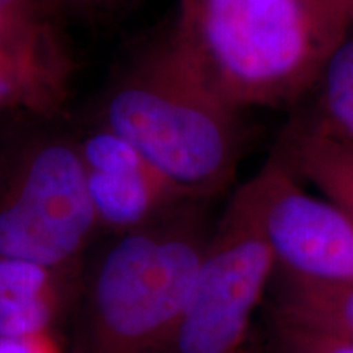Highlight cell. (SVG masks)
Instances as JSON below:
<instances>
[{"label":"cell","mask_w":353,"mask_h":353,"mask_svg":"<svg viewBox=\"0 0 353 353\" xmlns=\"http://www.w3.org/2000/svg\"><path fill=\"white\" fill-rule=\"evenodd\" d=\"M270 353H353V339L272 316Z\"/></svg>","instance_id":"cell-14"},{"label":"cell","mask_w":353,"mask_h":353,"mask_svg":"<svg viewBox=\"0 0 353 353\" xmlns=\"http://www.w3.org/2000/svg\"><path fill=\"white\" fill-rule=\"evenodd\" d=\"M0 353H65L54 332L23 335V337H2Z\"/></svg>","instance_id":"cell-16"},{"label":"cell","mask_w":353,"mask_h":353,"mask_svg":"<svg viewBox=\"0 0 353 353\" xmlns=\"http://www.w3.org/2000/svg\"><path fill=\"white\" fill-rule=\"evenodd\" d=\"M0 50L10 54L74 65L59 23L0 6Z\"/></svg>","instance_id":"cell-13"},{"label":"cell","mask_w":353,"mask_h":353,"mask_svg":"<svg viewBox=\"0 0 353 353\" xmlns=\"http://www.w3.org/2000/svg\"><path fill=\"white\" fill-rule=\"evenodd\" d=\"M319 2L325 3L335 12H339L350 23L353 30V0H319Z\"/></svg>","instance_id":"cell-18"},{"label":"cell","mask_w":353,"mask_h":353,"mask_svg":"<svg viewBox=\"0 0 353 353\" xmlns=\"http://www.w3.org/2000/svg\"><path fill=\"white\" fill-rule=\"evenodd\" d=\"M74 65L28 59L0 50V126L15 117L51 120L63 112Z\"/></svg>","instance_id":"cell-10"},{"label":"cell","mask_w":353,"mask_h":353,"mask_svg":"<svg viewBox=\"0 0 353 353\" xmlns=\"http://www.w3.org/2000/svg\"><path fill=\"white\" fill-rule=\"evenodd\" d=\"M172 38L232 108H286L312 95L352 26L319 0H176Z\"/></svg>","instance_id":"cell-1"},{"label":"cell","mask_w":353,"mask_h":353,"mask_svg":"<svg viewBox=\"0 0 353 353\" xmlns=\"http://www.w3.org/2000/svg\"><path fill=\"white\" fill-rule=\"evenodd\" d=\"M0 6L59 25L68 13L76 12L72 0H0Z\"/></svg>","instance_id":"cell-15"},{"label":"cell","mask_w":353,"mask_h":353,"mask_svg":"<svg viewBox=\"0 0 353 353\" xmlns=\"http://www.w3.org/2000/svg\"><path fill=\"white\" fill-rule=\"evenodd\" d=\"M239 190L275 255V278L353 286V218L273 156Z\"/></svg>","instance_id":"cell-6"},{"label":"cell","mask_w":353,"mask_h":353,"mask_svg":"<svg viewBox=\"0 0 353 353\" xmlns=\"http://www.w3.org/2000/svg\"><path fill=\"white\" fill-rule=\"evenodd\" d=\"M95 123L134 145L190 200L221 195L236 176L244 144L241 112L201 81L170 30L118 70Z\"/></svg>","instance_id":"cell-2"},{"label":"cell","mask_w":353,"mask_h":353,"mask_svg":"<svg viewBox=\"0 0 353 353\" xmlns=\"http://www.w3.org/2000/svg\"><path fill=\"white\" fill-rule=\"evenodd\" d=\"M276 262L239 188L214 223L195 283L164 353H244Z\"/></svg>","instance_id":"cell-5"},{"label":"cell","mask_w":353,"mask_h":353,"mask_svg":"<svg viewBox=\"0 0 353 353\" xmlns=\"http://www.w3.org/2000/svg\"><path fill=\"white\" fill-rule=\"evenodd\" d=\"M76 141L100 231L113 236L151 226L195 201L107 126L95 123Z\"/></svg>","instance_id":"cell-7"},{"label":"cell","mask_w":353,"mask_h":353,"mask_svg":"<svg viewBox=\"0 0 353 353\" xmlns=\"http://www.w3.org/2000/svg\"><path fill=\"white\" fill-rule=\"evenodd\" d=\"M309 125L353 144V30L335 50L314 88Z\"/></svg>","instance_id":"cell-12"},{"label":"cell","mask_w":353,"mask_h":353,"mask_svg":"<svg viewBox=\"0 0 353 353\" xmlns=\"http://www.w3.org/2000/svg\"><path fill=\"white\" fill-rule=\"evenodd\" d=\"M128 0H72L76 10L103 12L125 6Z\"/></svg>","instance_id":"cell-17"},{"label":"cell","mask_w":353,"mask_h":353,"mask_svg":"<svg viewBox=\"0 0 353 353\" xmlns=\"http://www.w3.org/2000/svg\"><path fill=\"white\" fill-rule=\"evenodd\" d=\"M273 156L353 218L352 143L317 130L301 117L285 128Z\"/></svg>","instance_id":"cell-9"},{"label":"cell","mask_w":353,"mask_h":353,"mask_svg":"<svg viewBox=\"0 0 353 353\" xmlns=\"http://www.w3.org/2000/svg\"><path fill=\"white\" fill-rule=\"evenodd\" d=\"M272 316L353 339V286L273 278Z\"/></svg>","instance_id":"cell-11"},{"label":"cell","mask_w":353,"mask_h":353,"mask_svg":"<svg viewBox=\"0 0 353 353\" xmlns=\"http://www.w3.org/2000/svg\"><path fill=\"white\" fill-rule=\"evenodd\" d=\"M99 232L76 138L8 125L0 132V257L82 270Z\"/></svg>","instance_id":"cell-4"},{"label":"cell","mask_w":353,"mask_h":353,"mask_svg":"<svg viewBox=\"0 0 353 353\" xmlns=\"http://www.w3.org/2000/svg\"><path fill=\"white\" fill-rule=\"evenodd\" d=\"M83 268L69 270L0 257V335L54 332L56 325L76 311Z\"/></svg>","instance_id":"cell-8"},{"label":"cell","mask_w":353,"mask_h":353,"mask_svg":"<svg viewBox=\"0 0 353 353\" xmlns=\"http://www.w3.org/2000/svg\"><path fill=\"white\" fill-rule=\"evenodd\" d=\"M214 224L206 201L113 234L85 262L74 311L72 353H164Z\"/></svg>","instance_id":"cell-3"}]
</instances>
